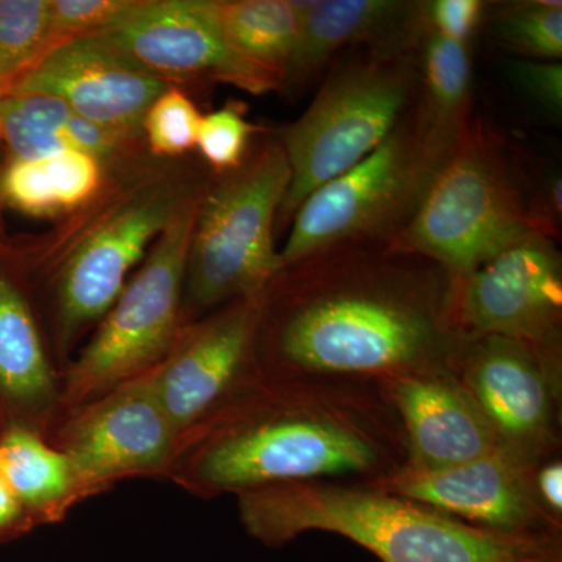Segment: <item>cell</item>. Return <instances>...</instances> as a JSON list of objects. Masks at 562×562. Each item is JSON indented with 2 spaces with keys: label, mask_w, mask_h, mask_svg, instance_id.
<instances>
[{
  "label": "cell",
  "mask_w": 562,
  "mask_h": 562,
  "mask_svg": "<svg viewBox=\"0 0 562 562\" xmlns=\"http://www.w3.org/2000/svg\"><path fill=\"white\" fill-rule=\"evenodd\" d=\"M457 286L438 262L392 241L314 251L262 291L257 371L375 383L452 371L469 339Z\"/></svg>",
  "instance_id": "6da1fadb"
},
{
  "label": "cell",
  "mask_w": 562,
  "mask_h": 562,
  "mask_svg": "<svg viewBox=\"0 0 562 562\" xmlns=\"http://www.w3.org/2000/svg\"><path fill=\"white\" fill-rule=\"evenodd\" d=\"M406 464L380 383L255 371L180 436L166 482L211 501L284 482L373 486Z\"/></svg>",
  "instance_id": "7a4b0ae2"
},
{
  "label": "cell",
  "mask_w": 562,
  "mask_h": 562,
  "mask_svg": "<svg viewBox=\"0 0 562 562\" xmlns=\"http://www.w3.org/2000/svg\"><path fill=\"white\" fill-rule=\"evenodd\" d=\"M236 501L244 530L271 549L322 531L349 539L382 562H562V538L473 527L364 484L276 483Z\"/></svg>",
  "instance_id": "3957f363"
},
{
  "label": "cell",
  "mask_w": 562,
  "mask_h": 562,
  "mask_svg": "<svg viewBox=\"0 0 562 562\" xmlns=\"http://www.w3.org/2000/svg\"><path fill=\"white\" fill-rule=\"evenodd\" d=\"M425 31L353 47L333 61L308 109L281 136L291 181L276 232L317 188L364 160L401 124L419 88Z\"/></svg>",
  "instance_id": "277c9868"
},
{
  "label": "cell",
  "mask_w": 562,
  "mask_h": 562,
  "mask_svg": "<svg viewBox=\"0 0 562 562\" xmlns=\"http://www.w3.org/2000/svg\"><path fill=\"white\" fill-rule=\"evenodd\" d=\"M532 232L543 233L505 140L472 120L392 243L461 280Z\"/></svg>",
  "instance_id": "5b68a950"
},
{
  "label": "cell",
  "mask_w": 562,
  "mask_h": 562,
  "mask_svg": "<svg viewBox=\"0 0 562 562\" xmlns=\"http://www.w3.org/2000/svg\"><path fill=\"white\" fill-rule=\"evenodd\" d=\"M291 181L283 140L266 144L199 202L188 254L183 322L262 294L280 271L273 233Z\"/></svg>",
  "instance_id": "8992f818"
},
{
  "label": "cell",
  "mask_w": 562,
  "mask_h": 562,
  "mask_svg": "<svg viewBox=\"0 0 562 562\" xmlns=\"http://www.w3.org/2000/svg\"><path fill=\"white\" fill-rule=\"evenodd\" d=\"M198 209L199 202L191 203L176 214L91 341L69 362L60 414L147 375L165 360L184 325V277Z\"/></svg>",
  "instance_id": "52a82bcc"
},
{
  "label": "cell",
  "mask_w": 562,
  "mask_h": 562,
  "mask_svg": "<svg viewBox=\"0 0 562 562\" xmlns=\"http://www.w3.org/2000/svg\"><path fill=\"white\" fill-rule=\"evenodd\" d=\"M435 173L412 106L371 155L302 203L279 251L281 268L341 244L392 241L412 221Z\"/></svg>",
  "instance_id": "ba28073f"
},
{
  "label": "cell",
  "mask_w": 562,
  "mask_h": 562,
  "mask_svg": "<svg viewBox=\"0 0 562 562\" xmlns=\"http://www.w3.org/2000/svg\"><path fill=\"white\" fill-rule=\"evenodd\" d=\"M179 438L144 375L61 413L46 441L69 458L92 498L125 480H168Z\"/></svg>",
  "instance_id": "9c48e42d"
},
{
  "label": "cell",
  "mask_w": 562,
  "mask_h": 562,
  "mask_svg": "<svg viewBox=\"0 0 562 562\" xmlns=\"http://www.w3.org/2000/svg\"><path fill=\"white\" fill-rule=\"evenodd\" d=\"M452 372L502 450L530 462L561 454L562 357L519 339L480 336L465 341Z\"/></svg>",
  "instance_id": "30bf717a"
},
{
  "label": "cell",
  "mask_w": 562,
  "mask_h": 562,
  "mask_svg": "<svg viewBox=\"0 0 562 562\" xmlns=\"http://www.w3.org/2000/svg\"><path fill=\"white\" fill-rule=\"evenodd\" d=\"M122 61L165 81L211 80L250 94L280 90L281 80L222 35L213 0H154L106 31L91 33Z\"/></svg>",
  "instance_id": "8fae6325"
},
{
  "label": "cell",
  "mask_w": 562,
  "mask_h": 562,
  "mask_svg": "<svg viewBox=\"0 0 562 562\" xmlns=\"http://www.w3.org/2000/svg\"><path fill=\"white\" fill-rule=\"evenodd\" d=\"M457 317L468 338L503 336L562 357V257L532 232L458 280Z\"/></svg>",
  "instance_id": "7c38bea8"
},
{
  "label": "cell",
  "mask_w": 562,
  "mask_h": 562,
  "mask_svg": "<svg viewBox=\"0 0 562 562\" xmlns=\"http://www.w3.org/2000/svg\"><path fill=\"white\" fill-rule=\"evenodd\" d=\"M179 213L176 198L150 190L114 213L77 249L55 284L54 357L61 373L81 333L101 322L127 284L151 239Z\"/></svg>",
  "instance_id": "4fadbf2b"
},
{
  "label": "cell",
  "mask_w": 562,
  "mask_h": 562,
  "mask_svg": "<svg viewBox=\"0 0 562 562\" xmlns=\"http://www.w3.org/2000/svg\"><path fill=\"white\" fill-rule=\"evenodd\" d=\"M261 294L184 324L165 360L147 373L179 436L257 371Z\"/></svg>",
  "instance_id": "5bb4252c"
},
{
  "label": "cell",
  "mask_w": 562,
  "mask_h": 562,
  "mask_svg": "<svg viewBox=\"0 0 562 562\" xmlns=\"http://www.w3.org/2000/svg\"><path fill=\"white\" fill-rule=\"evenodd\" d=\"M539 462L498 449L441 471L403 469L371 487L408 498L461 522L513 536L562 538L535 490Z\"/></svg>",
  "instance_id": "9a60e30c"
},
{
  "label": "cell",
  "mask_w": 562,
  "mask_h": 562,
  "mask_svg": "<svg viewBox=\"0 0 562 562\" xmlns=\"http://www.w3.org/2000/svg\"><path fill=\"white\" fill-rule=\"evenodd\" d=\"M168 88V81L132 68L94 35H85L52 47L5 95L60 99L83 120L124 136L143 125Z\"/></svg>",
  "instance_id": "2e32d148"
},
{
  "label": "cell",
  "mask_w": 562,
  "mask_h": 562,
  "mask_svg": "<svg viewBox=\"0 0 562 562\" xmlns=\"http://www.w3.org/2000/svg\"><path fill=\"white\" fill-rule=\"evenodd\" d=\"M380 386L405 432V469L441 471L501 449L490 420L452 371L397 376Z\"/></svg>",
  "instance_id": "e0dca14e"
},
{
  "label": "cell",
  "mask_w": 562,
  "mask_h": 562,
  "mask_svg": "<svg viewBox=\"0 0 562 562\" xmlns=\"http://www.w3.org/2000/svg\"><path fill=\"white\" fill-rule=\"evenodd\" d=\"M299 33L281 91L302 94L321 83L347 50L425 27L424 2L403 0H294Z\"/></svg>",
  "instance_id": "ac0fdd59"
},
{
  "label": "cell",
  "mask_w": 562,
  "mask_h": 562,
  "mask_svg": "<svg viewBox=\"0 0 562 562\" xmlns=\"http://www.w3.org/2000/svg\"><path fill=\"white\" fill-rule=\"evenodd\" d=\"M61 376L27 294L0 268L2 427L14 425L46 438L60 414Z\"/></svg>",
  "instance_id": "d6986e66"
},
{
  "label": "cell",
  "mask_w": 562,
  "mask_h": 562,
  "mask_svg": "<svg viewBox=\"0 0 562 562\" xmlns=\"http://www.w3.org/2000/svg\"><path fill=\"white\" fill-rule=\"evenodd\" d=\"M472 60L464 44L425 31L414 120L435 171L452 157L471 125Z\"/></svg>",
  "instance_id": "ffe728a7"
},
{
  "label": "cell",
  "mask_w": 562,
  "mask_h": 562,
  "mask_svg": "<svg viewBox=\"0 0 562 562\" xmlns=\"http://www.w3.org/2000/svg\"><path fill=\"white\" fill-rule=\"evenodd\" d=\"M0 472L35 528L63 522L91 498L65 453L38 432L14 425L0 428Z\"/></svg>",
  "instance_id": "44dd1931"
},
{
  "label": "cell",
  "mask_w": 562,
  "mask_h": 562,
  "mask_svg": "<svg viewBox=\"0 0 562 562\" xmlns=\"http://www.w3.org/2000/svg\"><path fill=\"white\" fill-rule=\"evenodd\" d=\"M122 135L83 120L61 102L44 94H9L0 99V140L18 160H38L76 150L101 158Z\"/></svg>",
  "instance_id": "7402d4cb"
},
{
  "label": "cell",
  "mask_w": 562,
  "mask_h": 562,
  "mask_svg": "<svg viewBox=\"0 0 562 562\" xmlns=\"http://www.w3.org/2000/svg\"><path fill=\"white\" fill-rule=\"evenodd\" d=\"M99 183V158L69 150L38 160L13 158L0 177V195L22 213L54 216L87 202Z\"/></svg>",
  "instance_id": "603a6c76"
},
{
  "label": "cell",
  "mask_w": 562,
  "mask_h": 562,
  "mask_svg": "<svg viewBox=\"0 0 562 562\" xmlns=\"http://www.w3.org/2000/svg\"><path fill=\"white\" fill-rule=\"evenodd\" d=\"M213 2L217 24L232 49L283 80L299 33V11L294 0Z\"/></svg>",
  "instance_id": "cb8c5ba5"
},
{
  "label": "cell",
  "mask_w": 562,
  "mask_h": 562,
  "mask_svg": "<svg viewBox=\"0 0 562 562\" xmlns=\"http://www.w3.org/2000/svg\"><path fill=\"white\" fill-rule=\"evenodd\" d=\"M52 47L50 0H0V99Z\"/></svg>",
  "instance_id": "d4e9b609"
},
{
  "label": "cell",
  "mask_w": 562,
  "mask_h": 562,
  "mask_svg": "<svg viewBox=\"0 0 562 562\" xmlns=\"http://www.w3.org/2000/svg\"><path fill=\"white\" fill-rule=\"evenodd\" d=\"M486 18L492 38L519 55L520 60L561 61V2L525 0L503 3Z\"/></svg>",
  "instance_id": "484cf974"
},
{
  "label": "cell",
  "mask_w": 562,
  "mask_h": 562,
  "mask_svg": "<svg viewBox=\"0 0 562 562\" xmlns=\"http://www.w3.org/2000/svg\"><path fill=\"white\" fill-rule=\"evenodd\" d=\"M201 121V113L191 99L169 87L151 103L143 127L146 128L154 154L179 157L195 147Z\"/></svg>",
  "instance_id": "4316f807"
},
{
  "label": "cell",
  "mask_w": 562,
  "mask_h": 562,
  "mask_svg": "<svg viewBox=\"0 0 562 562\" xmlns=\"http://www.w3.org/2000/svg\"><path fill=\"white\" fill-rule=\"evenodd\" d=\"M255 131L241 109L225 105L202 116L195 147L214 169L232 172L243 165Z\"/></svg>",
  "instance_id": "83f0119b"
},
{
  "label": "cell",
  "mask_w": 562,
  "mask_h": 562,
  "mask_svg": "<svg viewBox=\"0 0 562 562\" xmlns=\"http://www.w3.org/2000/svg\"><path fill=\"white\" fill-rule=\"evenodd\" d=\"M138 0H50L52 43L91 35L125 20Z\"/></svg>",
  "instance_id": "f1b7e54d"
},
{
  "label": "cell",
  "mask_w": 562,
  "mask_h": 562,
  "mask_svg": "<svg viewBox=\"0 0 562 562\" xmlns=\"http://www.w3.org/2000/svg\"><path fill=\"white\" fill-rule=\"evenodd\" d=\"M487 3L480 0H432L424 2L428 31L443 40L469 46L486 20Z\"/></svg>",
  "instance_id": "f546056e"
},
{
  "label": "cell",
  "mask_w": 562,
  "mask_h": 562,
  "mask_svg": "<svg viewBox=\"0 0 562 562\" xmlns=\"http://www.w3.org/2000/svg\"><path fill=\"white\" fill-rule=\"evenodd\" d=\"M512 77L525 98L554 121L562 116L561 61L514 60Z\"/></svg>",
  "instance_id": "4dcf8cb0"
},
{
  "label": "cell",
  "mask_w": 562,
  "mask_h": 562,
  "mask_svg": "<svg viewBox=\"0 0 562 562\" xmlns=\"http://www.w3.org/2000/svg\"><path fill=\"white\" fill-rule=\"evenodd\" d=\"M535 490L543 512L562 524V460L561 454L541 461L535 471Z\"/></svg>",
  "instance_id": "1f68e13d"
},
{
  "label": "cell",
  "mask_w": 562,
  "mask_h": 562,
  "mask_svg": "<svg viewBox=\"0 0 562 562\" xmlns=\"http://www.w3.org/2000/svg\"><path fill=\"white\" fill-rule=\"evenodd\" d=\"M33 530L35 525L0 472V543L16 541Z\"/></svg>",
  "instance_id": "d6a6232c"
},
{
  "label": "cell",
  "mask_w": 562,
  "mask_h": 562,
  "mask_svg": "<svg viewBox=\"0 0 562 562\" xmlns=\"http://www.w3.org/2000/svg\"><path fill=\"white\" fill-rule=\"evenodd\" d=\"M0 427H2V422H0Z\"/></svg>",
  "instance_id": "836d02e7"
}]
</instances>
